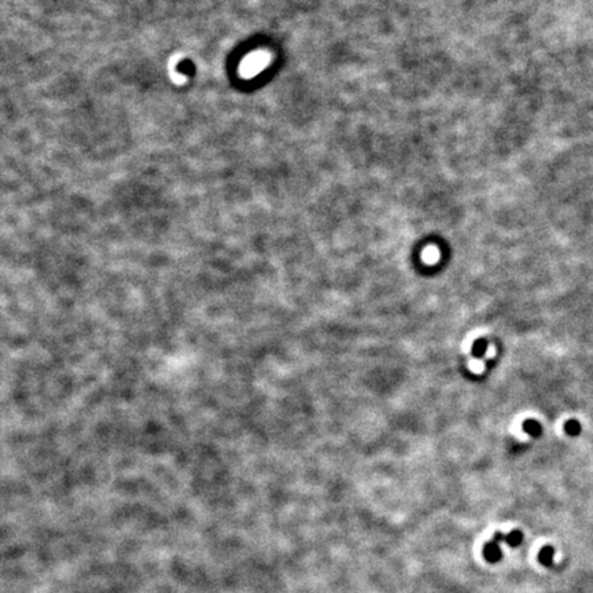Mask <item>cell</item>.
<instances>
[{
	"label": "cell",
	"instance_id": "277c9868",
	"mask_svg": "<svg viewBox=\"0 0 593 593\" xmlns=\"http://www.w3.org/2000/svg\"><path fill=\"white\" fill-rule=\"evenodd\" d=\"M523 431L530 437H540L542 433L541 423L534 420V419H529L523 422Z\"/></svg>",
	"mask_w": 593,
	"mask_h": 593
},
{
	"label": "cell",
	"instance_id": "3957f363",
	"mask_svg": "<svg viewBox=\"0 0 593 593\" xmlns=\"http://www.w3.org/2000/svg\"><path fill=\"white\" fill-rule=\"evenodd\" d=\"M483 556H485V559L489 563H497V562L500 561L503 553H501V549L499 547V542L495 541V540L487 542L486 545L483 547Z\"/></svg>",
	"mask_w": 593,
	"mask_h": 593
},
{
	"label": "cell",
	"instance_id": "8992f818",
	"mask_svg": "<svg viewBox=\"0 0 593 593\" xmlns=\"http://www.w3.org/2000/svg\"><path fill=\"white\" fill-rule=\"evenodd\" d=\"M553 553H555V551H553V548H552L551 545L544 547L541 551H540V553H538V562H540L542 566H551L552 559H553Z\"/></svg>",
	"mask_w": 593,
	"mask_h": 593
},
{
	"label": "cell",
	"instance_id": "52a82bcc",
	"mask_svg": "<svg viewBox=\"0 0 593 593\" xmlns=\"http://www.w3.org/2000/svg\"><path fill=\"white\" fill-rule=\"evenodd\" d=\"M565 431L567 436L570 437H577L581 434V431H582V426H581V423L578 422V420H575V419H570V420H567V422L565 423Z\"/></svg>",
	"mask_w": 593,
	"mask_h": 593
},
{
	"label": "cell",
	"instance_id": "6da1fadb",
	"mask_svg": "<svg viewBox=\"0 0 593 593\" xmlns=\"http://www.w3.org/2000/svg\"><path fill=\"white\" fill-rule=\"evenodd\" d=\"M267 65V55L264 52H254L247 56L242 63V74L245 77H253Z\"/></svg>",
	"mask_w": 593,
	"mask_h": 593
},
{
	"label": "cell",
	"instance_id": "7a4b0ae2",
	"mask_svg": "<svg viewBox=\"0 0 593 593\" xmlns=\"http://www.w3.org/2000/svg\"><path fill=\"white\" fill-rule=\"evenodd\" d=\"M493 540L497 542L505 541L510 547H518V545H520L522 541H523V534L520 533L519 530H514V532H511L510 534L496 533L493 536Z\"/></svg>",
	"mask_w": 593,
	"mask_h": 593
},
{
	"label": "cell",
	"instance_id": "5b68a950",
	"mask_svg": "<svg viewBox=\"0 0 593 593\" xmlns=\"http://www.w3.org/2000/svg\"><path fill=\"white\" fill-rule=\"evenodd\" d=\"M486 350H487V341L485 338H479V339H477L475 342H474L473 349H471V354H473L475 358H483V357H485V354H486Z\"/></svg>",
	"mask_w": 593,
	"mask_h": 593
}]
</instances>
